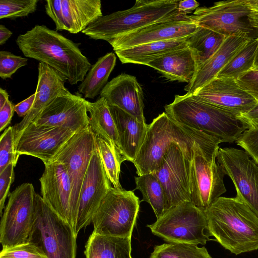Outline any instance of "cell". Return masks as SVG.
I'll use <instances>...</instances> for the list:
<instances>
[{
    "label": "cell",
    "instance_id": "cell-1",
    "mask_svg": "<svg viewBox=\"0 0 258 258\" xmlns=\"http://www.w3.org/2000/svg\"><path fill=\"white\" fill-rule=\"evenodd\" d=\"M16 42L25 56L50 67L71 85L82 82L92 66L79 44L44 25L20 34Z\"/></svg>",
    "mask_w": 258,
    "mask_h": 258
},
{
    "label": "cell",
    "instance_id": "cell-51",
    "mask_svg": "<svg viewBox=\"0 0 258 258\" xmlns=\"http://www.w3.org/2000/svg\"><path fill=\"white\" fill-rule=\"evenodd\" d=\"M258 67V45L256 48V53H255V60L254 62V66L253 68H255Z\"/></svg>",
    "mask_w": 258,
    "mask_h": 258
},
{
    "label": "cell",
    "instance_id": "cell-9",
    "mask_svg": "<svg viewBox=\"0 0 258 258\" xmlns=\"http://www.w3.org/2000/svg\"><path fill=\"white\" fill-rule=\"evenodd\" d=\"M141 201L133 191L112 187L93 216L95 233L131 237Z\"/></svg>",
    "mask_w": 258,
    "mask_h": 258
},
{
    "label": "cell",
    "instance_id": "cell-8",
    "mask_svg": "<svg viewBox=\"0 0 258 258\" xmlns=\"http://www.w3.org/2000/svg\"><path fill=\"white\" fill-rule=\"evenodd\" d=\"M219 148L198 143L192 146L189 174L191 203L204 210L227 191L224 182L226 175L216 161Z\"/></svg>",
    "mask_w": 258,
    "mask_h": 258
},
{
    "label": "cell",
    "instance_id": "cell-20",
    "mask_svg": "<svg viewBox=\"0 0 258 258\" xmlns=\"http://www.w3.org/2000/svg\"><path fill=\"white\" fill-rule=\"evenodd\" d=\"M39 181L43 200L74 230L71 208L72 184L66 167L57 162L45 165Z\"/></svg>",
    "mask_w": 258,
    "mask_h": 258
},
{
    "label": "cell",
    "instance_id": "cell-23",
    "mask_svg": "<svg viewBox=\"0 0 258 258\" xmlns=\"http://www.w3.org/2000/svg\"><path fill=\"white\" fill-rule=\"evenodd\" d=\"M109 107L117 131L121 153L126 160L133 163L144 142L148 124L140 122L116 106L109 105Z\"/></svg>",
    "mask_w": 258,
    "mask_h": 258
},
{
    "label": "cell",
    "instance_id": "cell-16",
    "mask_svg": "<svg viewBox=\"0 0 258 258\" xmlns=\"http://www.w3.org/2000/svg\"><path fill=\"white\" fill-rule=\"evenodd\" d=\"M76 133L56 126L37 125L31 122L15 142L17 155L37 157L44 165L49 164L62 146Z\"/></svg>",
    "mask_w": 258,
    "mask_h": 258
},
{
    "label": "cell",
    "instance_id": "cell-40",
    "mask_svg": "<svg viewBox=\"0 0 258 258\" xmlns=\"http://www.w3.org/2000/svg\"><path fill=\"white\" fill-rule=\"evenodd\" d=\"M235 142L258 164V127L245 130Z\"/></svg>",
    "mask_w": 258,
    "mask_h": 258
},
{
    "label": "cell",
    "instance_id": "cell-5",
    "mask_svg": "<svg viewBox=\"0 0 258 258\" xmlns=\"http://www.w3.org/2000/svg\"><path fill=\"white\" fill-rule=\"evenodd\" d=\"M179 0H137L131 8L103 16L82 33L94 40L106 41L143 27L183 14Z\"/></svg>",
    "mask_w": 258,
    "mask_h": 258
},
{
    "label": "cell",
    "instance_id": "cell-3",
    "mask_svg": "<svg viewBox=\"0 0 258 258\" xmlns=\"http://www.w3.org/2000/svg\"><path fill=\"white\" fill-rule=\"evenodd\" d=\"M176 143L190 156L195 143L218 148L219 139L178 123L165 112L148 124L144 142L133 163L139 175L153 173L172 143Z\"/></svg>",
    "mask_w": 258,
    "mask_h": 258
},
{
    "label": "cell",
    "instance_id": "cell-21",
    "mask_svg": "<svg viewBox=\"0 0 258 258\" xmlns=\"http://www.w3.org/2000/svg\"><path fill=\"white\" fill-rule=\"evenodd\" d=\"M100 97L109 105L116 106L146 123L143 91L135 76L120 74L107 83Z\"/></svg>",
    "mask_w": 258,
    "mask_h": 258
},
{
    "label": "cell",
    "instance_id": "cell-34",
    "mask_svg": "<svg viewBox=\"0 0 258 258\" xmlns=\"http://www.w3.org/2000/svg\"><path fill=\"white\" fill-rule=\"evenodd\" d=\"M136 189L143 195V201L152 207L157 219L164 214L165 198L162 185L153 173L135 177Z\"/></svg>",
    "mask_w": 258,
    "mask_h": 258
},
{
    "label": "cell",
    "instance_id": "cell-10",
    "mask_svg": "<svg viewBox=\"0 0 258 258\" xmlns=\"http://www.w3.org/2000/svg\"><path fill=\"white\" fill-rule=\"evenodd\" d=\"M249 10L245 0L224 1L210 7L198 8L188 15L198 26L218 33L226 37L258 38V29L251 26Z\"/></svg>",
    "mask_w": 258,
    "mask_h": 258
},
{
    "label": "cell",
    "instance_id": "cell-18",
    "mask_svg": "<svg viewBox=\"0 0 258 258\" xmlns=\"http://www.w3.org/2000/svg\"><path fill=\"white\" fill-rule=\"evenodd\" d=\"M190 94L200 101L237 116L247 113L258 104L236 80L228 78L216 77Z\"/></svg>",
    "mask_w": 258,
    "mask_h": 258
},
{
    "label": "cell",
    "instance_id": "cell-30",
    "mask_svg": "<svg viewBox=\"0 0 258 258\" xmlns=\"http://www.w3.org/2000/svg\"><path fill=\"white\" fill-rule=\"evenodd\" d=\"M116 57L109 52L99 57L78 87V91L84 98L94 99L107 84L109 77L116 64Z\"/></svg>",
    "mask_w": 258,
    "mask_h": 258
},
{
    "label": "cell",
    "instance_id": "cell-41",
    "mask_svg": "<svg viewBox=\"0 0 258 258\" xmlns=\"http://www.w3.org/2000/svg\"><path fill=\"white\" fill-rule=\"evenodd\" d=\"M14 167L13 164H10L0 173V215L1 217L5 201L7 197L9 196L10 188L14 180Z\"/></svg>",
    "mask_w": 258,
    "mask_h": 258
},
{
    "label": "cell",
    "instance_id": "cell-11",
    "mask_svg": "<svg viewBox=\"0 0 258 258\" xmlns=\"http://www.w3.org/2000/svg\"><path fill=\"white\" fill-rule=\"evenodd\" d=\"M35 195L33 185L30 183H22L10 194L1 220L3 249L27 242L33 223Z\"/></svg>",
    "mask_w": 258,
    "mask_h": 258
},
{
    "label": "cell",
    "instance_id": "cell-48",
    "mask_svg": "<svg viewBox=\"0 0 258 258\" xmlns=\"http://www.w3.org/2000/svg\"><path fill=\"white\" fill-rule=\"evenodd\" d=\"M200 4L195 0L179 1L178 4L179 12L188 15L196 11L199 7Z\"/></svg>",
    "mask_w": 258,
    "mask_h": 258
},
{
    "label": "cell",
    "instance_id": "cell-2",
    "mask_svg": "<svg viewBox=\"0 0 258 258\" xmlns=\"http://www.w3.org/2000/svg\"><path fill=\"white\" fill-rule=\"evenodd\" d=\"M210 236L235 255L258 249V216L236 195L220 197L204 210Z\"/></svg>",
    "mask_w": 258,
    "mask_h": 258
},
{
    "label": "cell",
    "instance_id": "cell-42",
    "mask_svg": "<svg viewBox=\"0 0 258 258\" xmlns=\"http://www.w3.org/2000/svg\"><path fill=\"white\" fill-rule=\"evenodd\" d=\"M45 2L46 13L54 22L56 30H65L61 0H47Z\"/></svg>",
    "mask_w": 258,
    "mask_h": 258
},
{
    "label": "cell",
    "instance_id": "cell-24",
    "mask_svg": "<svg viewBox=\"0 0 258 258\" xmlns=\"http://www.w3.org/2000/svg\"><path fill=\"white\" fill-rule=\"evenodd\" d=\"M250 40L239 37H227L217 52L197 70L193 79L184 90L188 94H192L216 78L237 51Z\"/></svg>",
    "mask_w": 258,
    "mask_h": 258
},
{
    "label": "cell",
    "instance_id": "cell-46",
    "mask_svg": "<svg viewBox=\"0 0 258 258\" xmlns=\"http://www.w3.org/2000/svg\"><path fill=\"white\" fill-rule=\"evenodd\" d=\"M35 98V93L14 106V110L20 117H25L31 110Z\"/></svg>",
    "mask_w": 258,
    "mask_h": 258
},
{
    "label": "cell",
    "instance_id": "cell-37",
    "mask_svg": "<svg viewBox=\"0 0 258 258\" xmlns=\"http://www.w3.org/2000/svg\"><path fill=\"white\" fill-rule=\"evenodd\" d=\"M18 158L15 150L13 128L9 126L0 138V173L10 164H13L15 167Z\"/></svg>",
    "mask_w": 258,
    "mask_h": 258
},
{
    "label": "cell",
    "instance_id": "cell-7",
    "mask_svg": "<svg viewBox=\"0 0 258 258\" xmlns=\"http://www.w3.org/2000/svg\"><path fill=\"white\" fill-rule=\"evenodd\" d=\"M147 226L153 234L169 242L205 245L212 240L204 210L190 202L170 208Z\"/></svg>",
    "mask_w": 258,
    "mask_h": 258
},
{
    "label": "cell",
    "instance_id": "cell-26",
    "mask_svg": "<svg viewBox=\"0 0 258 258\" xmlns=\"http://www.w3.org/2000/svg\"><path fill=\"white\" fill-rule=\"evenodd\" d=\"M65 30L82 32L103 16L100 0H61Z\"/></svg>",
    "mask_w": 258,
    "mask_h": 258
},
{
    "label": "cell",
    "instance_id": "cell-13",
    "mask_svg": "<svg viewBox=\"0 0 258 258\" xmlns=\"http://www.w3.org/2000/svg\"><path fill=\"white\" fill-rule=\"evenodd\" d=\"M95 149V135L89 126L75 133L51 161V162L59 163L64 165L70 177L72 184L71 208L74 228L82 185Z\"/></svg>",
    "mask_w": 258,
    "mask_h": 258
},
{
    "label": "cell",
    "instance_id": "cell-47",
    "mask_svg": "<svg viewBox=\"0 0 258 258\" xmlns=\"http://www.w3.org/2000/svg\"><path fill=\"white\" fill-rule=\"evenodd\" d=\"M249 10L248 19L251 26L258 29V0H245Z\"/></svg>",
    "mask_w": 258,
    "mask_h": 258
},
{
    "label": "cell",
    "instance_id": "cell-4",
    "mask_svg": "<svg viewBox=\"0 0 258 258\" xmlns=\"http://www.w3.org/2000/svg\"><path fill=\"white\" fill-rule=\"evenodd\" d=\"M165 112L176 122L222 142H236L246 130L234 114L194 98L186 93L176 95L173 101L165 106Z\"/></svg>",
    "mask_w": 258,
    "mask_h": 258
},
{
    "label": "cell",
    "instance_id": "cell-49",
    "mask_svg": "<svg viewBox=\"0 0 258 258\" xmlns=\"http://www.w3.org/2000/svg\"><path fill=\"white\" fill-rule=\"evenodd\" d=\"M13 34L5 25H0V45L4 44Z\"/></svg>",
    "mask_w": 258,
    "mask_h": 258
},
{
    "label": "cell",
    "instance_id": "cell-28",
    "mask_svg": "<svg viewBox=\"0 0 258 258\" xmlns=\"http://www.w3.org/2000/svg\"><path fill=\"white\" fill-rule=\"evenodd\" d=\"M131 237L97 234L93 231L85 245L86 258H132Z\"/></svg>",
    "mask_w": 258,
    "mask_h": 258
},
{
    "label": "cell",
    "instance_id": "cell-45",
    "mask_svg": "<svg viewBox=\"0 0 258 258\" xmlns=\"http://www.w3.org/2000/svg\"><path fill=\"white\" fill-rule=\"evenodd\" d=\"M237 117L244 123L246 130L258 127V104L247 113Z\"/></svg>",
    "mask_w": 258,
    "mask_h": 258
},
{
    "label": "cell",
    "instance_id": "cell-36",
    "mask_svg": "<svg viewBox=\"0 0 258 258\" xmlns=\"http://www.w3.org/2000/svg\"><path fill=\"white\" fill-rule=\"evenodd\" d=\"M38 0H1L0 19H16L35 12Z\"/></svg>",
    "mask_w": 258,
    "mask_h": 258
},
{
    "label": "cell",
    "instance_id": "cell-38",
    "mask_svg": "<svg viewBox=\"0 0 258 258\" xmlns=\"http://www.w3.org/2000/svg\"><path fill=\"white\" fill-rule=\"evenodd\" d=\"M28 59L16 55L11 52L0 51V77L5 80L11 78L12 75L20 68L27 64Z\"/></svg>",
    "mask_w": 258,
    "mask_h": 258
},
{
    "label": "cell",
    "instance_id": "cell-29",
    "mask_svg": "<svg viewBox=\"0 0 258 258\" xmlns=\"http://www.w3.org/2000/svg\"><path fill=\"white\" fill-rule=\"evenodd\" d=\"M86 104L92 131L95 135L112 143L121 153L117 131L107 101L100 97L95 102L87 100Z\"/></svg>",
    "mask_w": 258,
    "mask_h": 258
},
{
    "label": "cell",
    "instance_id": "cell-39",
    "mask_svg": "<svg viewBox=\"0 0 258 258\" xmlns=\"http://www.w3.org/2000/svg\"><path fill=\"white\" fill-rule=\"evenodd\" d=\"M0 258H48L34 244L30 242L2 249Z\"/></svg>",
    "mask_w": 258,
    "mask_h": 258
},
{
    "label": "cell",
    "instance_id": "cell-50",
    "mask_svg": "<svg viewBox=\"0 0 258 258\" xmlns=\"http://www.w3.org/2000/svg\"><path fill=\"white\" fill-rule=\"evenodd\" d=\"M9 100V96L7 91L0 88V108Z\"/></svg>",
    "mask_w": 258,
    "mask_h": 258
},
{
    "label": "cell",
    "instance_id": "cell-43",
    "mask_svg": "<svg viewBox=\"0 0 258 258\" xmlns=\"http://www.w3.org/2000/svg\"><path fill=\"white\" fill-rule=\"evenodd\" d=\"M236 81L244 90L258 101V70L251 69L240 76Z\"/></svg>",
    "mask_w": 258,
    "mask_h": 258
},
{
    "label": "cell",
    "instance_id": "cell-33",
    "mask_svg": "<svg viewBox=\"0 0 258 258\" xmlns=\"http://www.w3.org/2000/svg\"><path fill=\"white\" fill-rule=\"evenodd\" d=\"M258 38L246 43L219 73L217 77L237 80L253 68Z\"/></svg>",
    "mask_w": 258,
    "mask_h": 258
},
{
    "label": "cell",
    "instance_id": "cell-35",
    "mask_svg": "<svg viewBox=\"0 0 258 258\" xmlns=\"http://www.w3.org/2000/svg\"><path fill=\"white\" fill-rule=\"evenodd\" d=\"M150 258H212L206 247L185 243L169 242L156 245Z\"/></svg>",
    "mask_w": 258,
    "mask_h": 258
},
{
    "label": "cell",
    "instance_id": "cell-14",
    "mask_svg": "<svg viewBox=\"0 0 258 258\" xmlns=\"http://www.w3.org/2000/svg\"><path fill=\"white\" fill-rule=\"evenodd\" d=\"M217 162L232 181L236 195L258 216V164L244 151L219 148Z\"/></svg>",
    "mask_w": 258,
    "mask_h": 258
},
{
    "label": "cell",
    "instance_id": "cell-52",
    "mask_svg": "<svg viewBox=\"0 0 258 258\" xmlns=\"http://www.w3.org/2000/svg\"><path fill=\"white\" fill-rule=\"evenodd\" d=\"M253 69L257 70H258V67L253 68Z\"/></svg>",
    "mask_w": 258,
    "mask_h": 258
},
{
    "label": "cell",
    "instance_id": "cell-6",
    "mask_svg": "<svg viewBox=\"0 0 258 258\" xmlns=\"http://www.w3.org/2000/svg\"><path fill=\"white\" fill-rule=\"evenodd\" d=\"M77 237L71 226L36 194L33 223L27 242L48 258H76Z\"/></svg>",
    "mask_w": 258,
    "mask_h": 258
},
{
    "label": "cell",
    "instance_id": "cell-44",
    "mask_svg": "<svg viewBox=\"0 0 258 258\" xmlns=\"http://www.w3.org/2000/svg\"><path fill=\"white\" fill-rule=\"evenodd\" d=\"M14 106L9 100L0 108V132L3 131L10 123L15 111Z\"/></svg>",
    "mask_w": 258,
    "mask_h": 258
},
{
    "label": "cell",
    "instance_id": "cell-27",
    "mask_svg": "<svg viewBox=\"0 0 258 258\" xmlns=\"http://www.w3.org/2000/svg\"><path fill=\"white\" fill-rule=\"evenodd\" d=\"M187 37L142 44L117 50L115 53L122 63L147 66L149 62L166 53L187 47Z\"/></svg>",
    "mask_w": 258,
    "mask_h": 258
},
{
    "label": "cell",
    "instance_id": "cell-31",
    "mask_svg": "<svg viewBox=\"0 0 258 258\" xmlns=\"http://www.w3.org/2000/svg\"><path fill=\"white\" fill-rule=\"evenodd\" d=\"M226 38L200 26L187 37V46L192 53L197 71L217 52Z\"/></svg>",
    "mask_w": 258,
    "mask_h": 258
},
{
    "label": "cell",
    "instance_id": "cell-22",
    "mask_svg": "<svg viewBox=\"0 0 258 258\" xmlns=\"http://www.w3.org/2000/svg\"><path fill=\"white\" fill-rule=\"evenodd\" d=\"M38 70V82L32 107L20 122L13 126L15 142L22 131L55 98L70 92L64 86L66 80L50 67L39 62Z\"/></svg>",
    "mask_w": 258,
    "mask_h": 258
},
{
    "label": "cell",
    "instance_id": "cell-19",
    "mask_svg": "<svg viewBox=\"0 0 258 258\" xmlns=\"http://www.w3.org/2000/svg\"><path fill=\"white\" fill-rule=\"evenodd\" d=\"M87 100L71 92L60 95L45 107L32 122L68 128L75 133L89 127Z\"/></svg>",
    "mask_w": 258,
    "mask_h": 258
},
{
    "label": "cell",
    "instance_id": "cell-25",
    "mask_svg": "<svg viewBox=\"0 0 258 258\" xmlns=\"http://www.w3.org/2000/svg\"><path fill=\"white\" fill-rule=\"evenodd\" d=\"M147 66L157 70L169 80L188 83L197 71L195 60L188 47L166 53Z\"/></svg>",
    "mask_w": 258,
    "mask_h": 258
},
{
    "label": "cell",
    "instance_id": "cell-17",
    "mask_svg": "<svg viewBox=\"0 0 258 258\" xmlns=\"http://www.w3.org/2000/svg\"><path fill=\"white\" fill-rule=\"evenodd\" d=\"M96 148L91 158L82 185L78 203L75 234L92 223L101 202L112 188Z\"/></svg>",
    "mask_w": 258,
    "mask_h": 258
},
{
    "label": "cell",
    "instance_id": "cell-15",
    "mask_svg": "<svg viewBox=\"0 0 258 258\" xmlns=\"http://www.w3.org/2000/svg\"><path fill=\"white\" fill-rule=\"evenodd\" d=\"M198 27L188 15L181 14L120 35L108 42L115 51L151 42L187 37Z\"/></svg>",
    "mask_w": 258,
    "mask_h": 258
},
{
    "label": "cell",
    "instance_id": "cell-12",
    "mask_svg": "<svg viewBox=\"0 0 258 258\" xmlns=\"http://www.w3.org/2000/svg\"><path fill=\"white\" fill-rule=\"evenodd\" d=\"M191 158L178 144L172 143L153 172L163 189L165 212L181 203H191L189 174Z\"/></svg>",
    "mask_w": 258,
    "mask_h": 258
},
{
    "label": "cell",
    "instance_id": "cell-32",
    "mask_svg": "<svg viewBox=\"0 0 258 258\" xmlns=\"http://www.w3.org/2000/svg\"><path fill=\"white\" fill-rule=\"evenodd\" d=\"M95 144L106 174L114 188H122L119 181L121 164L126 160L116 147L95 135Z\"/></svg>",
    "mask_w": 258,
    "mask_h": 258
}]
</instances>
